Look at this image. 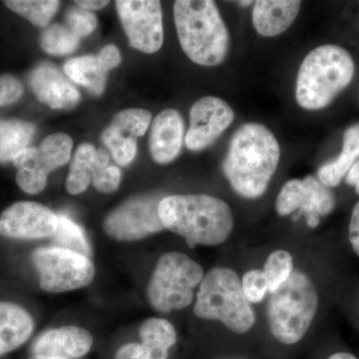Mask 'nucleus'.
<instances>
[{"label": "nucleus", "mask_w": 359, "mask_h": 359, "mask_svg": "<svg viewBox=\"0 0 359 359\" xmlns=\"http://www.w3.org/2000/svg\"><path fill=\"white\" fill-rule=\"evenodd\" d=\"M280 149L271 130L259 123H245L231 137L223 162L231 188L247 199L266 193L280 162Z\"/></svg>", "instance_id": "obj_1"}, {"label": "nucleus", "mask_w": 359, "mask_h": 359, "mask_svg": "<svg viewBox=\"0 0 359 359\" xmlns=\"http://www.w3.org/2000/svg\"><path fill=\"white\" fill-rule=\"evenodd\" d=\"M159 215L167 230L185 238L189 247L219 245L233 228L231 208L209 195H175L163 198Z\"/></svg>", "instance_id": "obj_2"}, {"label": "nucleus", "mask_w": 359, "mask_h": 359, "mask_svg": "<svg viewBox=\"0 0 359 359\" xmlns=\"http://www.w3.org/2000/svg\"><path fill=\"white\" fill-rule=\"evenodd\" d=\"M174 20L182 49L193 62L209 67L223 62L230 34L214 1L178 0Z\"/></svg>", "instance_id": "obj_3"}, {"label": "nucleus", "mask_w": 359, "mask_h": 359, "mask_svg": "<svg viewBox=\"0 0 359 359\" xmlns=\"http://www.w3.org/2000/svg\"><path fill=\"white\" fill-rule=\"evenodd\" d=\"M354 71L353 59L342 47L327 44L313 49L297 74V103L306 110L323 109L351 84Z\"/></svg>", "instance_id": "obj_4"}, {"label": "nucleus", "mask_w": 359, "mask_h": 359, "mask_svg": "<svg viewBox=\"0 0 359 359\" xmlns=\"http://www.w3.org/2000/svg\"><path fill=\"white\" fill-rule=\"evenodd\" d=\"M271 294L266 313L271 334L283 344H297L308 332L318 311L316 285L306 273L294 271Z\"/></svg>", "instance_id": "obj_5"}, {"label": "nucleus", "mask_w": 359, "mask_h": 359, "mask_svg": "<svg viewBox=\"0 0 359 359\" xmlns=\"http://www.w3.org/2000/svg\"><path fill=\"white\" fill-rule=\"evenodd\" d=\"M194 313L202 320L219 321L238 334L249 332L256 321L240 278L228 268L212 269L204 276Z\"/></svg>", "instance_id": "obj_6"}, {"label": "nucleus", "mask_w": 359, "mask_h": 359, "mask_svg": "<svg viewBox=\"0 0 359 359\" xmlns=\"http://www.w3.org/2000/svg\"><path fill=\"white\" fill-rule=\"evenodd\" d=\"M202 266L179 252L163 255L149 282L147 297L151 306L169 313L190 306L195 290L204 278Z\"/></svg>", "instance_id": "obj_7"}, {"label": "nucleus", "mask_w": 359, "mask_h": 359, "mask_svg": "<svg viewBox=\"0 0 359 359\" xmlns=\"http://www.w3.org/2000/svg\"><path fill=\"white\" fill-rule=\"evenodd\" d=\"M32 262L39 273L40 287L53 294L82 289L95 276L90 257L54 245L35 250Z\"/></svg>", "instance_id": "obj_8"}, {"label": "nucleus", "mask_w": 359, "mask_h": 359, "mask_svg": "<svg viewBox=\"0 0 359 359\" xmlns=\"http://www.w3.org/2000/svg\"><path fill=\"white\" fill-rule=\"evenodd\" d=\"M72 139L56 133L45 138L39 148H26L13 159L16 182L23 192L36 195L47 185V176L70 160Z\"/></svg>", "instance_id": "obj_9"}, {"label": "nucleus", "mask_w": 359, "mask_h": 359, "mask_svg": "<svg viewBox=\"0 0 359 359\" xmlns=\"http://www.w3.org/2000/svg\"><path fill=\"white\" fill-rule=\"evenodd\" d=\"M160 202L155 196L127 201L106 217L104 231L116 241L134 242L165 230L160 219Z\"/></svg>", "instance_id": "obj_10"}, {"label": "nucleus", "mask_w": 359, "mask_h": 359, "mask_svg": "<svg viewBox=\"0 0 359 359\" xmlns=\"http://www.w3.org/2000/svg\"><path fill=\"white\" fill-rule=\"evenodd\" d=\"M116 7L131 46L148 54L159 50L164 42L161 2L118 0Z\"/></svg>", "instance_id": "obj_11"}, {"label": "nucleus", "mask_w": 359, "mask_h": 359, "mask_svg": "<svg viewBox=\"0 0 359 359\" xmlns=\"http://www.w3.org/2000/svg\"><path fill=\"white\" fill-rule=\"evenodd\" d=\"M58 226V215L35 202H18L0 215V236L14 240L51 238Z\"/></svg>", "instance_id": "obj_12"}, {"label": "nucleus", "mask_w": 359, "mask_h": 359, "mask_svg": "<svg viewBox=\"0 0 359 359\" xmlns=\"http://www.w3.org/2000/svg\"><path fill=\"white\" fill-rule=\"evenodd\" d=\"M235 113L226 101L208 96L194 103L190 110V127L187 132V148L202 151L210 147L230 127Z\"/></svg>", "instance_id": "obj_13"}, {"label": "nucleus", "mask_w": 359, "mask_h": 359, "mask_svg": "<svg viewBox=\"0 0 359 359\" xmlns=\"http://www.w3.org/2000/svg\"><path fill=\"white\" fill-rule=\"evenodd\" d=\"M93 346V337L84 328L65 325L47 330L32 344V355L65 359L83 358Z\"/></svg>", "instance_id": "obj_14"}, {"label": "nucleus", "mask_w": 359, "mask_h": 359, "mask_svg": "<svg viewBox=\"0 0 359 359\" xmlns=\"http://www.w3.org/2000/svg\"><path fill=\"white\" fill-rule=\"evenodd\" d=\"M28 82L40 102L52 109H72L79 102L78 90L53 66H37L30 73Z\"/></svg>", "instance_id": "obj_15"}, {"label": "nucleus", "mask_w": 359, "mask_h": 359, "mask_svg": "<svg viewBox=\"0 0 359 359\" xmlns=\"http://www.w3.org/2000/svg\"><path fill=\"white\" fill-rule=\"evenodd\" d=\"M184 121L178 111L166 109L155 118L151 127L149 148L158 164H169L178 157L184 141Z\"/></svg>", "instance_id": "obj_16"}, {"label": "nucleus", "mask_w": 359, "mask_h": 359, "mask_svg": "<svg viewBox=\"0 0 359 359\" xmlns=\"http://www.w3.org/2000/svg\"><path fill=\"white\" fill-rule=\"evenodd\" d=\"M301 6L297 0H259L255 2L252 23L262 36H278L294 22Z\"/></svg>", "instance_id": "obj_17"}, {"label": "nucleus", "mask_w": 359, "mask_h": 359, "mask_svg": "<svg viewBox=\"0 0 359 359\" xmlns=\"http://www.w3.org/2000/svg\"><path fill=\"white\" fill-rule=\"evenodd\" d=\"M32 314L13 302H0V356L25 344L34 330Z\"/></svg>", "instance_id": "obj_18"}, {"label": "nucleus", "mask_w": 359, "mask_h": 359, "mask_svg": "<svg viewBox=\"0 0 359 359\" xmlns=\"http://www.w3.org/2000/svg\"><path fill=\"white\" fill-rule=\"evenodd\" d=\"M359 158V123L344 132V145L339 157L318 169V180L327 188L339 186Z\"/></svg>", "instance_id": "obj_19"}, {"label": "nucleus", "mask_w": 359, "mask_h": 359, "mask_svg": "<svg viewBox=\"0 0 359 359\" xmlns=\"http://www.w3.org/2000/svg\"><path fill=\"white\" fill-rule=\"evenodd\" d=\"M304 196L299 215L294 219H299L302 214L306 216V224L311 229L316 228L320 223V217H325L334 211L335 198L330 188L313 176L302 180Z\"/></svg>", "instance_id": "obj_20"}, {"label": "nucleus", "mask_w": 359, "mask_h": 359, "mask_svg": "<svg viewBox=\"0 0 359 359\" xmlns=\"http://www.w3.org/2000/svg\"><path fill=\"white\" fill-rule=\"evenodd\" d=\"M65 74L75 83L88 89L90 93L100 96L105 89L108 71L97 56L87 55L70 59L63 67Z\"/></svg>", "instance_id": "obj_21"}, {"label": "nucleus", "mask_w": 359, "mask_h": 359, "mask_svg": "<svg viewBox=\"0 0 359 359\" xmlns=\"http://www.w3.org/2000/svg\"><path fill=\"white\" fill-rule=\"evenodd\" d=\"M34 125L16 119H0V162L13 161L29 145Z\"/></svg>", "instance_id": "obj_22"}, {"label": "nucleus", "mask_w": 359, "mask_h": 359, "mask_svg": "<svg viewBox=\"0 0 359 359\" xmlns=\"http://www.w3.org/2000/svg\"><path fill=\"white\" fill-rule=\"evenodd\" d=\"M139 334L143 346L165 359L168 358L169 349L177 341L176 330L164 318H148L142 323Z\"/></svg>", "instance_id": "obj_23"}, {"label": "nucleus", "mask_w": 359, "mask_h": 359, "mask_svg": "<svg viewBox=\"0 0 359 359\" xmlns=\"http://www.w3.org/2000/svg\"><path fill=\"white\" fill-rule=\"evenodd\" d=\"M96 156V149L90 144L78 147L66 180V189L71 195L83 193L91 184Z\"/></svg>", "instance_id": "obj_24"}, {"label": "nucleus", "mask_w": 359, "mask_h": 359, "mask_svg": "<svg viewBox=\"0 0 359 359\" xmlns=\"http://www.w3.org/2000/svg\"><path fill=\"white\" fill-rule=\"evenodd\" d=\"M54 247L61 248L90 257L91 247L83 229L65 215H58V226L51 237Z\"/></svg>", "instance_id": "obj_25"}, {"label": "nucleus", "mask_w": 359, "mask_h": 359, "mask_svg": "<svg viewBox=\"0 0 359 359\" xmlns=\"http://www.w3.org/2000/svg\"><path fill=\"white\" fill-rule=\"evenodd\" d=\"M137 137L128 130L111 124L102 134V141L109 148L117 164L127 166L131 164L137 154Z\"/></svg>", "instance_id": "obj_26"}, {"label": "nucleus", "mask_w": 359, "mask_h": 359, "mask_svg": "<svg viewBox=\"0 0 359 359\" xmlns=\"http://www.w3.org/2000/svg\"><path fill=\"white\" fill-rule=\"evenodd\" d=\"M4 4L33 25L45 27L58 11L60 2L55 0H8Z\"/></svg>", "instance_id": "obj_27"}, {"label": "nucleus", "mask_w": 359, "mask_h": 359, "mask_svg": "<svg viewBox=\"0 0 359 359\" xmlns=\"http://www.w3.org/2000/svg\"><path fill=\"white\" fill-rule=\"evenodd\" d=\"M79 39L69 28L60 25L49 26L42 33L40 45L45 52L53 55H66L76 50Z\"/></svg>", "instance_id": "obj_28"}, {"label": "nucleus", "mask_w": 359, "mask_h": 359, "mask_svg": "<svg viewBox=\"0 0 359 359\" xmlns=\"http://www.w3.org/2000/svg\"><path fill=\"white\" fill-rule=\"evenodd\" d=\"M263 271L268 280L269 292L273 294L294 273V259L287 250H275L266 259Z\"/></svg>", "instance_id": "obj_29"}, {"label": "nucleus", "mask_w": 359, "mask_h": 359, "mask_svg": "<svg viewBox=\"0 0 359 359\" xmlns=\"http://www.w3.org/2000/svg\"><path fill=\"white\" fill-rule=\"evenodd\" d=\"M121 182L119 168L110 164L109 156L106 151L97 150L95 165L91 184L99 192L109 194L117 190Z\"/></svg>", "instance_id": "obj_30"}, {"label": "nucleus", "mask_w": 359, "mask_h": 359, "mask_svg": "<svg viewBox=\"0 0 359 359\" xmlns=\"http://www.w3.org/2000/svg\"><path fill=\"white\" fill-rule=\"evenodd\" d=\"M304 196L302 180H290L283 187L276 202V210L280 216H287L301 209Z\"/></svg>", "instance_id": "obj_31"}, {"label": "nucleus", "mask_w": 359, "mask_h": 359, "mask_svg": "<svg viewBox=\"0 0 359 359\" xmlns=\"http://www.w3.org/2000/svg\"><path fill=\"white\" fill-rule=\"evenodd\" d=\"M151 119H152V115L147 110L127 109L116 114L111 124L128 130L138 138L147 132Z\"/></svg>", "instance_id": "obj_32"}, {"label": "nucleus", "mask_w": 359, "mask_h": 359, "mask_svg": "<svg viewBox=\"0 0 359 359\" xmlns=\"http://www.w3.org/2000/svg\"><path fill=\"white\" fill-rule=\"evenodd\" d=\"M242 289L248 302L257 304L269 292V283L263 269H250L243 276Z\"/></svg>", "instance_id": "obj_33"}, {"label": "nucleus", "mask_w": 359, "mask_h": 359, "mask_svg": "<svg viewBox=\"0 0 359 359\" xmlns=\"http://www.w3.org/2000/svg\"><path fill=\"white\" fill-rule=\"evenodd\" d=\"M67 27L78 39L87 36L95 30L96 16L82 8H72L66 14Z\"/></svg>", "instance_id": "obj_34"}, {"label": "nucleus", "mask_w": 359, "mask_h": 359, "mask_svg": "<svg viewBox=\"0 0 359 359\" xmlns=\"http://www.w3.org/2000/svg\"><path fill=\"white\" fill-rule=\"evenodd\" d=\"M22 94V84L18 78L13 75L0 76V107L16 102Z\"/></svg>", "instance_id": "obj_35"}, {"label": "nucleus", "mask_w": 359, "mask_h": 359, "mask_svg": "<svg viewBox=\"0 0 359 359\" xmlns=\"http://www.w3.org/2000/svg\"><path fill=\"white\" fill-rule=\"evenodd\" d=\"M115 359H165L153 353L142 344H127L120 347L115 354Z\"/></svg>", "instance_id": "obj_36"}, {"label": "nucleus", "mask_w": 359, "mask_h": 359, "mask_svg": "<svg viewBox=\"0 0 359 359\" xmlns=\"http://www.w3.org/2000/svg\"><path fill=\"white\" fill-rule=\"evenodd\" d=\"M97 57L107 71L117 67L121 63V54L115 45H107L104 47L102 50L99 52Z\"/></svg>", "instance_id": "obj_37"}, {"label": "nucleus", "mask_w": 359, "mask_h": 359, "mask_svg": "<svg viewBox=\"0 0 359 359\" xmlns=\"http://www.w3.org/2000/svg\"><path fill=\"white\" fill-rule=\"evenodd\" d=\"M348 238L351 248L359 257V201L354 205L348 226Z\"/></svg>", "instance_id": "obj_38"}, {"label": "nucleus", "mask_w": 359, "mask_h": 359, "mask_svg": "<svg viewBox=\"0 0 359 359\" xmlns=\"http://www.w3.org/2000/svg\"><path fill=\"white\" fill-rule=\"evenodd\" d=\"M80 8L85 9V11H99L102 9L103 7L107 6L109 1H103V0H79L75 2Z\"/></svg>", "instance_id": "obj_39"}, {"label": "nucleus", "mask_w": 359, "mask_h": 359, "mask_svg": "<svg viewBox=\"0 0 359 359\" xmlns=\"http://www.w3.org/2000/svg\"><path fill=\"white\" fill-rule=\"evenodd\" d=\"M346 181L348 185L354 187L355 192L359 195V158L353 168L349 170L348 173H347Z\"/></svg>", "instance_id": "obj_40"}, {"label": "nucleus", "mask_w": 359, "mask_h": 359, "mask_svg": "<svg viewBox=\"0 0 359 359\" xmlns=\"http://www.w3.org/2000/svg\"><path fill=\"white\" fill-rule=\"evenodd\" d=\"M327 359H358L353 354L348 353H337L332 354V356H330Z\"/></svg>", "instance_id": "obj_41"}, {"label": "nucleus", "mask_w": 359, "mask_h": 359, "mask_svg": "<svg viewBox=\"0 0 359 359\" xmlns=\"http://www.w3.org/2000/svg\"><path fill=\"white\" fill-rule=\"evenodd\" d=\"M28 359H65L58 358H51V356H43V355H32Z\"/></svg>", "instance_id": "obj_42"}, {"label": "nucleus", "mask_w": 359, "mask_h": 359, "mask_svg": "<svg viewBox=\"0 0 359 359\" xmlns=\"http://www.w3.org/2000/svg\"><path fill=\"white\" fill-rule=\"evenodd\" d=\"M254 4L252 1H238V4L240 6H250V4Z\"/></svg>", "instance_id": "obj_43"}]
</instances>
